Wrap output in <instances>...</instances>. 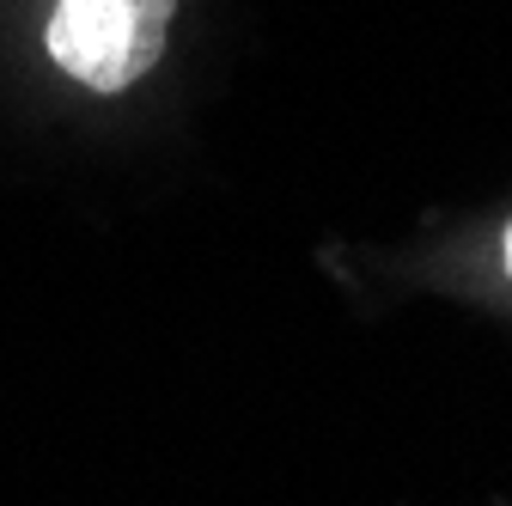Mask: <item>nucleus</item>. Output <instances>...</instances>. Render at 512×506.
<instances>
[{
  "instance_id": "obj_2",
  "label": "nucleus",
  "mask_w": 512,
  "mask_h": 506,
  "mask_svg": "<svg viewBox=\"0 0 512 506\" xmlns=\"http://www.w3.org/2000/svg\"><path fill=\"white\" fill-rule=\"evenodd\" d=\"M500 269L512 275V220H506V232H500Z\"/></svg>"
},
{
  "instance_id": "obj_1",
  "label": "nucleus",
  "mask_w": 512,
  "mask_h": 506,
  "mask_svg": "<svg viewBox=\"0 0 512 506\" xmlns=\"http://www.w3.org/2000/svg\"><path fill=\"white\" fill-rule=\"evenodd\" d=\"M177 0H55L43 19V49L86 92H128L165 55Z\"/></svg>"
}]
</instances>
